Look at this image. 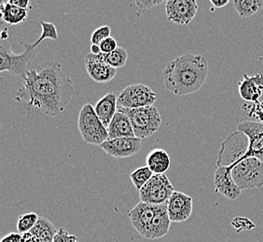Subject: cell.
I'll return each instance as SVG.
<instances>
[{"instance_id":"obj_1","label":"cell","mask_w":263,"mask_h":242,"mask_svg":"<svg viewBox=\"0 0 263 242\" xmlns=\"http://www.w3.org/2000/svg\"><path fill=\"white\" fill-rule=\"evenodd\" d=\"M24 80L25 85L18 91L14 100L23 104L27 117L36 108L47 116L61 115L75 93L70 77L55 60H47L31 70Z\"/></svg>"},{"instance_id":"obj_2","label":"cell","mask_w":263,"mask_h":242,"mask_svg":"<svg viewBox=\"0 0 263 242\" xmlns=\"http://www.w3.org/2000/svg\"><path fill=\"white\" fill-rule=\"evenodd\" d=\"M209 66L204 56L187 53L170 60L162 70L165 89L177 96L189 95L202 89Z\"/></svg>"},{"instance_id":"obj_3","label":"cell","mask_w":263,"mask_h":242,"mask_svg":"<svg viewBox=\"0 0 263 242\" xmlns=\"http://www.w3.org/2000/svg\"><path fill=\"white\" fill-rule=\"evenodd\" d=\"M118 110L123 112L129 117L135 136L140 140L152 136L159 131L162 123L161 114L156 106H147L137 109L118 107Z\"/></svg>"},{"instance_id":"obj_4","label":"cell","mask_w":263,"mask_h":242,"mask_svg":"<svg viewBox=\"0 0 263 242\" xmlns=\"http://www.w3.org/2000/svg\"><path fill=\"white\" fill-rule=\"evenodd\" d=\"M25 51L21 54H15L11 51L10 46L1 45L0 47V73L9 72L12 76H19L25 79L30 72L32 63L35 60V48L32 44L26 42Z\"/></svg>"},{"instance_id":"obj_5","label":"cell","mask_w":263,"mask_h":242,"mask_svg":"<svg viewBox=\"0 0 263 242\" xmlns=\"http://www.w3.org/2000/svg\"><path fill=\"white\" fill-rule=\"evenodd\" d=\"M78 128L86 144L100 147L108 140L107 129L97 116L91 104H86L81 108L78 117Z\"/></svg>"},{"instance_id":"obj_6","label":"cell","mask_w":263,"mask_h":242,"mask_svg":"<svg viewBox=\"0 0 263 242\" xmlns=\"http://www.w3.org/2000/svg\"><path fill=\"white\" fill-rule=\"evenodd\" d=\"M233 180L243 191L263 187V162L256 157H248L229 167Z\"/></svg>"},{"instance_id":"obj_7","label":"cell","mask_w":263,"mask_h":242,"mask_svg":"<svg viewBox=\"0 0 263 242\" xmlns=\"http://www.w3.org/2000/svg\"><path fill=\"white\" fill-rule=\"evenodd\" d=\"M250 140L241 131H233L222 142L218 152L217 167H232L248 153Z\"/></svg>"},{"instance_id":"obj_8","label":"cell","mask_w":263,"mask_h":242,"mask_svg":"<svg viewBox=\"0 0 263 242\" xmlns=\"http://www.w3.org/2000/svg\"><path fill=\"white\" fill-rule=\"evenodd\" d=\"M175 191L172 183L165 174H154L139 190V197L142 202L147 204L162 205L166 204Z\"/></svg>"},{"instance_id":"obj_9","label":"cell","mask_w":263,"mask_h":242,"mask_svg":"<svg viewBox=\"0 0 263 242\" xmlns=\"http://www.w3.org/2000/svg\"><path fill=\"white\" fill-rule=\"evenodd\" d=\"M157 100V94L144 84H133L122 90L118 96V106L125 109H137L152 106Z\"/></svg>"},{"instance_id":"obj_10","label":"cell","mask_w":263,"mask_h":242,"mask_svg":"<svg viewBox=\"0 0 263 242\" xmlns=\"http://www.w3.org/2000/svg\"><path fill=\"white\" fill-rule=\"evenodd\" d=\"M198 4L195 0L165 1L167 19L177 26H187L197 14Z\"/></svg>"},{"instance_id":"obj_11","label":"cell","mask_w":263,"mask_h":242,"mask_svg":"<svg viewBox=\"0 0 263 242\" xmlns=\"http://www.w3.org/2000/svg\"><path fill=\"white\" fill-rule=\"evenodd\" d=\"M157 207L158 205H152L140 201L137 206L127 212L132 226L141 237L149 239L152 220L157 211Z\"/></svg>"},{"instance_id":"obj_12","label":"cell","mask_w":263,"mask_h":242,"mask_svg":"<svg viewBox=\"0 0 263 242\" xmlns=\"http://www.w3.org/2000/svg\"><path fill=\"white\" fill-rule=\"evenodd\" d=\"M106 155L115 158H125L138 154L142 148V140L137 137L110 139L100 146Z\"/></svg>"},{"instance_id":"obj_13","label":"cell","mask_w":263,"mask_h":242,"mask_svg":"<svg viewBox=\"0 0 263 242\" xmlns=\"http://www.w3.org/2000/svg\"><path fill=\"white\" fill-rule=\"evenodd\" d=\"M237 130L245 132L250 140L248 153L242 159L256 157L263 162V123L258 121H243L238 125Z\"/></svg>"},{"instance_id":"obj_14","label":"cell","mask_w":263,"mask_h":242,"mask_svg":"<svg viewBox=\"0 0 263 242\" xmlns=\"http://www.w3.org/2000/svg\"><path fill=\"white\" fill-rule=\"evenodd\" d=\"M166 207L171 222H185L193 213V197L182 192L175 191L167 201Z\"/></svg>"},{"instance_id":"obj_15","label":"cell","mask_w":263,"mask_h":242,"mask_svg":"<svg viewBox=\"0 0 263 242\" xmlns=\"http://www.w3.org/2000/svg\"><path fill=\"white\" fill-rule=\"evenodd\" d=\"M216 193L231 200H235L241 196L242 190L238 187L232 175V169L229 167H217L214 175Z\"/></svg>"},{"instance_id":"obj_16","label":"cell","mask_w":263,"mask_h":242,"mask_svg":"<svg viewBox=\"0 0 263 242\" xmlns=\"http://www.w3.org/2000/svg\"><path fill=\"white\" fill-rule=\"evenodd\" d=\"M85 68L89 76L97 83H107L117 75L116 68L107 65L98 55L91 52L85 57Z\"/></svg>"},{"instance_id":"obj_17","label":"cell","mask_w":263,"mask_h":242,"mask_svg":"<svg viewBox=\"0 0 263 242\" xmlns=\"http://www.w3.org/2000/svg\"><path fill=\"white\" fill-rule=\"evenodd\" d=\"M238 91L245 101L257 103L263 94V75L248 76L243 74V80L238 83Z\"/></svg>"},{"instance_id":"obj_18","label":"cell","mask_w":263,"mask_h":242,"mask_svg":"<svg viewBox=\"0 0 263 242\" xmlns=\"http://www.w3.org/2000/svg\"><path fill=\"white\" fill-rule=\"evenodd\" d=\"M95 111L104 126L107 129L118 112V97L116 94L114 92H109L102 97L95 106Z\"/></svg>"},{"instance_id":"obj_19","label":"cell","mask_w":263,"mask_h":242,"mask_svg":"<svg viewBox=\"0 0 263 242\" xmlns=\"http://www.w3.org/2000/svg\"><path fill=\"white\" fill-rule=\"evenodd\" d=\"M171 224L172 222L168 215L166 204L158 205L157 211L152 220L149 239H157L166 236L171 229Z\"/></svg>"},{"instance_id":"obj_20","label":"cell","mask_w":263,"mask_h":242,"mask_svg":"<svg viewBox=\"0 0 263 242\" xmlns=\"http://www.w3.org/2000/svg\"><path fill=\"white\" fill-rule=\"evenodd\" d=\"M107 131L108 140L123 137H136L129 117L120 110L115 114L110 125L107 128Z\"/></svg>"},{"instance_id":"obj_21","label":"cell","mask_w":263,"mask_h":242,"mask_svg":"<svg viewBox=\"0 0 263 242\" xmlns=\"http://www.w3.org/2000/svg\"><path fill=\"white\" fill-rule=\"evenodd\" d=\"M146 163L154 174H165L171 166V157L165 150L156 148L147 154Z\"/></svg>"},{"instance_id":"obj_22","label":"cell","mask_w":263,"mask_h":242,"mask_svg":"<svg viewBox=\"0 0 263 242\" xmlns=\"http://www.w3.org/2000/svg\"><path fill=\"white\" fill-rule=\"evenodd\" d=\"M28 13L29 10L11 5L8 0L2 1L0 4L1 19L10 26H17L25 23L28 18Z\"/></svg>"},{"instance_id":"obj_23","label":"cell","mask_w":263,"mask_h":242,"mask_svg":"<svg viewBox=\"0 0 263 242\" xmlns=\"http://www.w3.org/2000/svg\"><path fill=\"white\" fill-rule=\"evenodd\" d=\"M30 232L39 237L41 242H53L57 229L49 219L40 216L36 225Z\"/></svg>"},{"instance_id":"obj_24","label":"cell","mask_w":263,"mask_h":242,"mask_svg":"<svg viewBox=\"0 0 263 242\" xmlns=\"http://www.w3.org/2000/svg\"><path fill=\"white\" fill-rule=\"evenodd\" d=\"M233 8L242 18H249L263 8V0H235Z\"/></svg>"},{"instance_id":"obj_25","label":"cell","mask_w":263,"mask_h":242,"mask_svg":"<svg viewBox=\"0 0 263 242\" xmlns=\"http://www.w3.org/2000/svg\"><path fill=\"white\" fill-rule=\"evenodd\" d=\"M98 56L104 62H106L107 65L116 69L125 66L128 60V52L122 47H119L117 50L110 53H100Z\"/></svg>"},{"instance_id":"obj_26","label":"cell","mask_w":263,"mask_h":242,"mask_svg":"<svg viewBox=\"0 0 263 242\" xmlns=\"http://www.w3.org/2000/svg\"><path fill=\"white\" fill-rule=\"evenodd\" d=\"M154 175V173L149 170L147 166L140 167L137 170L132 172L130 178H131L133 185L136 187L137 190L139 191L142 187H144L147 182L151 180V178Z\"/></svg>"},{"instance_id":"obj_27","label":"cell","mask_w":263,"mask_h":242,"mask_svg":"<svg viewBox=\"0 0 263 242\" xmlns=\"http://www.w3.org/2000/svg\"><path fill=\"white\" fill-rule=\"evenodd\" d=\"M40 216L35 212H28L19 217L17 221V230L22 234L30 232L39 221Z\"/></svg>"},{"instance_id":"obj_28","label":"cell","mask_w":263,"mask_h":242,"mask_svg":"<svg viewBox=\"0 0 263 242\" xmlns=\"http://www.w3.org/2000/svg\"><path fill=\"white\" fill-rule=\"evenodd\" d=\"M41 27H42V33H41V37L35 41V43H33L32 46L34 48H36L37 46L41 44L44 39H51V41H58V33L56 26L51 23H47V22H41Z\"/></svg>"},{"instance_id":"obj_29","label":"cell","mask_w":263,"mask_h":242,"mask_svg":"<svg viewBox=\"0 0 263 242\" xmlns=\"http://www.w3.org/2000/svg\"><path fill=\"white\" fill-rule=\"evenodd\" d=\"M232 227L235 229L236 232L240 233L252 230L256 227V225L248 217L238 216L232 221Z\"/></svg>"},{"instance_id":"obj_30","label":"cell","mask_w":263,"mask_h":242,"mask_svg":"<svg viewBox=\"0 0 263 242\" xmlns=\"http://www.w3.org/2000/svg\"><path fill=\"white\" fill-rule=\"evenodd\" d=\"M111 28L108 26H100L97 28L91 36V45H100L107 37L111 36Z\"/></svg>"},{"instance_id":"obj_31","label":"cell","mask_w":263,"mask_h":242,"mask_svg":"<svg viewBox=\"0 0 263 242\" xmlns=\"http://www.w3.org/2000/svg\"><path fill=\"white\" fill-rule=\"evenodd\" d=\"M248 115L251 117L257 118L258 122L263 123V102L254 103L253 106L249 107Z\"/></svg>"},{"instance_id":"obj_32","label":"cell","mask_w":263,"mask_h":242,"mask_svg":"<svg viewBox=\"0 0 263 242\" xmlns=\"http://www.w3.org/2000/svg\"><path fill=\"white\" fill-rule=\"evenodd\" d=\"M53 242H79L78 237L75 235H71L64 228L57 230Z\"/></svg>"},{"instance_id":"obj_33","label":"cell","mask_w":263,"mask_h":242,"mask_svg":"<svg viewBox=\"0 0 263 242\" xmlns=\"http://www.w3.org/2000/svg\"><path fill=\"white\" fill-rule=\"evenodd\" d=\"M99 46H100L102 53H110L119 48L117 41L112 36L106 38Z\"/></svg>"},{"instance_id":"obj_34","label":"cell","mask_w":263,"mask_h":242,"mask_svg":"<svg viewBox=\"0 0 263 242\" xmlns=\"http://www.w3.org/2000/svg\"><path fill=\"white\" fill-rule=\"evenodd\" d=\"M164 3L163 0H136L135 4L141 10H152V8Z\"/></svg>"},{"instance_id":"obj_35","label":"cell","mask_w":263,"mask_h":242,"mask_svg":"<svg viewBox=\"0 0 263 242\" xmlns=\"http://www.w3.org/2000/svg\"><path fill=\"white\" fill-rule=\"evenodd\" d=\"M0 242H24L23 241V234L21 233L11 232L5 237H2Z\"/></svg>"},{"instance_id":"obj_36","label":"cell","mask_w":263,"mask_h":242,"mask_svg":"<svg viewBox=\"0 0 263 242\" xmlns=\"http://www.w3.org/2000/svg\"><path fill=\"white\" fill-rule=\"evenodd\" d=\"M11 5L16 6L21 9L31 10V3L29 0H8Z\"/></svg>"},{"instance_id":"obj_37","label":"cell","mask_w":263,"mask_h":242,"mask_svg":"<svg viewBox=\"0 0 263 242\" xmlns=\"http://www.w3.org/2000/svg\"><path fill=\"white\" fill-rule=\"evenodd\" d=\"M23 241L24 242H41V239L31 232L23 234Z\"/></svg>"},{"instance_id":"obj_38","label":"cell","mask_w":263,"mask_h":242,"mask_svg":"<svg viewBox=\"0 0 263 242\" xmlns=\"http://www.w3.org/2000/svg\"><path fill=\"white\" fill-rule=\"evenodd\" d=\"M210 2L216 9H220L228 5L230 0H210Z\"/></svg>"},{"instance_id":"obj_39","label":"cell","mask_w":263,"mask_h":242,"mask_svg":"<svg viewBox=\"0 0 263 242\" xmlns=\"http://www.w3.org/2000/svg\"><path fill=\"white\" fill-rule=\"evenodd\" d=\"M91 53L95 54V55H98L102 53L101 49L99 45H91Z\"/></svg>"},{"instance_id":"obj_40","label":"cell","mask_w":263,"mask_h":242,"mask_svg":"<svg viewBox=\"0 0 263 242\" xmlns=\"http://www.w3.org/2000/svg\"><path fill=\"white\" fill-rule=\"evenodd\" d=\"M1 36H2V41H6V39L9 38V30H8L7 28H5L4 30L2 31Z\"/></svg>"}]
</instances>
